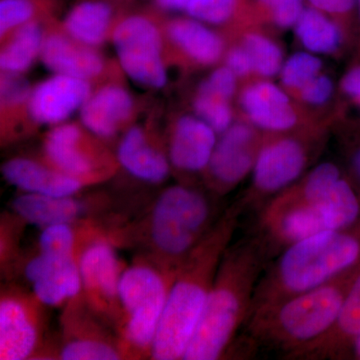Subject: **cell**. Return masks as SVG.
<instances>
[{"mask_svg": "<svg viewBox=\"0 0 360 360\" xmlns=\"http://www.w3.org/2000/svg\"><path fill=\"white\" fill-rule=\"evenodd\" d=\"M236 225V217L227 214L187 255L168 292L150 349L153 359H184Z\"/></svg>", "mask_w": 360, "mask_h": 360, "instance_id": "obj_1", "label": "cell"}, {"mask_svg": "<svg viewBox=\"0 0 360 360\" xmlns=\"http://www.w3.org/2000/svg\"><path fill=\"white\" fill-rule=\"evenodd\" d=\"M260 269L262 253L255 243L225 251L184 359L214 360L224 354L252 305Z\"/></svg>", "mask_w": 360, "mask_h": 360, "instance_id": "obj_2", "label": "cell"}, {"mask_svg": "<svg viewBox=\"0 0 360 360\" xmlns=\"http://www.w3.org/2000/svg\"><path fill=\"white\" fill-rule=\"evenodd\" d=\"M360 257V241L342 231H324L291 243L272 276V291L264 305L305 292L352 269Z\"/></svg>", "mask_w": 360, "mask_h": 360, "instance_id": "obj_3", "label": "cell"}, {"mask_svg": "<svg viewBox=\"0 0 360 360\" xmlns=\"http://www.w3.org/2000/svg\"><path fill=\"white\" fill-rule=\"evenodd\" d=\"M336 278L314 290L258 307V328L285 347H314L335 326L352 283L345 285V281Z\"/></svg>", "mask_w": 360, "mask_h": 360, "instance_id": "obj_4", "label": "cell"}, {"mask_svg": "<svg viewBox=\"0 0 360 360\" xmlns=\"http://www.w3.org/2000/svg\"><path fill=\"white\" fill-rule=\"evenodd\" d=\"M360 205L354 189L340 179L326 195L316 200L286 198L274 203L269 222L277 236L296 243L324 231H343L359 217Z\"/></svg>", "mask_w": 360, "mask_h": 360, "instance_id": "obj_5", "label": "cell"}, {"mask_svg": "<svg viewBox=\"0 0 360 360\" xmlns=\"http://www.w3.org/2000/svg\"><path fill=\"white\" fill-rule=\"evenodd\" d=\"M210 217L205 196L184 186H172L156 201L151 217V238L160 252L187 257L200 243Z\"/></svg>", "mask_w": 360, "mask_h": 360, "instance_id": "obj_6", "label": "cell"}, {"mask_svg": "<svg viewBox=\"0 0 360 360\" xmlns=\"http://www.w3.org/2000/svg\"><path fill=\"white\" fill-rule=\"evenodd\" d=\"M118 63L125 75L148 89H162L167 82L160 28L144 14H130L116 21L111 32Z\"/></svg>", "mask_w": 360, "mask_h": 360, "instance_id": "obj_7", "label": "cell"}, {"mask_svg": "<svg viewBox=\"0 0 360 360\" xmlns=\"http://www.w3.org/2000/svg\"><path fill=\"white\" fill-rule=\"evenodd\" d=\"M169 290L160 272L148 265L122 272L118 300L127 312L124 335L132 347L151 349Z\"/></svg>", "mask_w": 360, "mask_h": 360, "instance_id": "obj_8", "label": "cell"}, {"mask_svg": "<svg viewBox=\"0 0 360 360\" xmlns=\"http://www.w3.org/2000/svg\"><path fill=\"white\" fill-rule=\"evenodd\" d=\"M92 91L89 80L53 75L33 87L26 112L37 124L56 127L80 111Z\"/></svg>", "mask_w": 360, "mask_h": 360, "instance_id": "obj_9", "label": "cell"}, {"mask_svg": "<svg viewBox=\"0 0 360 360\" xmlns=\"http://www.w3.org/2000/svg\"><path fill=\"white\" fill-rule=\"evenodd\" d=\"M44 156L51 167L82 180L94 179L98 161L84 127L75 123L56 125L45 136Z\"/></svg>", "mask_w": 360, "mask_h": 360, "instance_id": "obj_10", "label": "cell"}, {"mask_svg": "<svg viewBox=\"0 0 360 360\" xmlns=\"http://www.w3.org/2000/svg\"><path fill=\"white\" fill-rule=\"evenodd\" d=\"M25 276L44 304L56 307L75 297L82 288L78 262L73 255L41 252L26 265Z\"/></svg>", "mask_w": 360, "mask_h": 360, "instance_id": "obj_11", "label": "cell"}, {"mask_svg": "<svg viewBox=\"0 0 360 360\" xmlns=\"http://www.w3.org/2000/svg\"><path fill=\"white\" fill-rule=\"evenodd\" d=\"M307 156L300 141L281 139L260 149L253 165V184L259 193H274L292 184L304 170Z\"/></svg>", "mask_w": 360, "mask_h": 360, "instance_id": "obj_12", "label": "cell"}, {"mask_svg": "<svg viewBox=\"0 0 360 360\" xmlns=\"http://www.w3.org/2000/svg\"><path fill=\"white\" fill-rule=\"evenodd\" d=\"M255 134L246 123H232L217 141L208 170L219 186H236L253 169Z\"/></svg>", "mask_w": 360, "mask_h": 360, "instance_id": "obj_13", "label": "cell"}, {"mask_svg": "<svg viewBox=\"0 0 360 360\" xmlns=\"http://www.w3.org/2000/svg\"><path fill=\"white\" fill-rule=\"evenodd\" d=\"M45 68L53 75L82 79H96L105 70L103 56L94 47L77 41L63 30L45 34L39 56Z\"/></svg>", "mask_w": 360, "mask_h": 360, "instance_id": "obj_14", "label": "cell"}, {"mask_svg": "<svg viewBox=\"0 0 360 360\" xmlns=\"http://www.w3.org/2000/svg\"><path fill=\"white\" fill-rule=\"evenodd\" d=\"M134 101L120 84H108L92 91L79 111L85 130L98 139H111L131 120Z\"/></svg>", "mask_w": 360, "mask_h": 360, "instance_id": "obj_15", "label": "cell"}, {"mask_svg": "<svg viewBox=\"0 0 360 360\" xmlns=\"http://www.w3.org/2000/svg\"><path fill=\"white\" fill-rule=\"evenodd\" d=\"M217 132L198 116L184 115L175 122L168 158L177 169L198 172L207 168L217 146Z\"/></svg>", "mask_w": 360, "mask_h": 360, "instance_id": "obj_16", "label": "cell"}, {"mask_svg": "<svg viewBox=\"0 0 360 360\" xmlns=\"http://www.w3.org/2000/svg\"><path fill=\"white\" fill-rule=\"evenodd\" d=\"M240 104L248 120L258 129L285 131L297 122L290 97L274 82L265 80L250 84L241 94Z\"/></svg>", "mask_w": 360, "mask_h": 360, "instance_id": "obj_17", "label": "cell"}, {"mask_svg": "<svg viewBox=\"0 0 360 360\" xmlns=\"http://www.w3.org/2000/svg\"><path fill=\"white\" fill-rule=\"evenodd\" d=\"M4 179L27 193L51 196H72L84 182L63 174L51 165H41L30 158H18L6 161L1 168Z\"/></svg>", "mask_w": 360, "mask_h": 360, "instance_id": "obj_18", "label": "cell"}, {"mask_svg": "<svg viewBox=\"0 0 360 360\" xmlns=\"http://www.w3.org/2000/svg\"><path fill=\"white\" fill-rule=\"evenodd\" d=\"M37 324L27 304L18 298L4 297L0 302V359L22 360L34 352Z\"/></svg>", "mask_w": 360, "mask_h": 360, "instance_id": "obj_19", "label": "cell"}, {"mask_svg": "<svg viewBox=\"0 0 360 360\" xmlns=\"http://www.w3.org/2000/svg\"><path fill=\"white\" fill-rule=\"evenodd\" d=\"M78 266L87 292L103 300H118L122 272L110 243L96 241L87 246L80 255Z\"/></svg>", "mask_w": 360, "mask_h": 360, "instance_id": "obj_20", "label": "cell"}, {"mask_svg": "<svg viewBox=\"0 0 360 360\" xmlns=\"http://www.w3.org/2000/svg\"><path fill=\"white\" fill-rule=\"evenodd\" d=\"M117 160L135 179L150 184H160L169 174V158L148 141L139 127H130L117 149Z\"/></svg>", "mask_w": 360, "mask_h": 360, "instance_id": "obj_21", "label": "cell"}, {"mask_svg": "<svg viewBox=\"0 0 360 360\" xmlns=\"http://www.w3.org/2000/svg\"><path fill=\"white\" fill-rule=\"evenodd\" d=\"M165 32L169 41L198 65H214L224 53L221 37L195 18L172 20L167 23Z\"/></svg>", "mask_w": 360, "mask_h": 360, "instance_id": "obj_22", "label": "cell"}, {"mask_svg": "<svg viewBox=\"0 0 360 360\" xmlns=\"http://www.w3.org/2000/svg\"><path fill=\"white\" fill-rule=\"evenodd\" d=\"M115 8L108 0H82L66 14L63 30L80 44L97 47L104 44L115 25Z\"/></svg>", "mask_w": 360, "mask_h": 360, "instance_id": "obj_23", "label": "cell"}, {"mask_svg": "<svg viewBox=\"0 0 360 360\" xmlns=\"http://www.w3.org/2000/svg\"><path fill=\"white\" fill-rule=\"evenodd\" d=\"M14 212L21 219L41 227L70 224L82 212V205L72 196L23 194L13 201Z\"/></svg>", "mask_w": 360, "mask_h": 360, "instance_id": "obj_24", "label": "cell"}, {"mask_svg": "<svg viewBox=\"0 0 360 360\" xmlns=\"http://www.w3.org/2000/svg\"><path fill=\"white\" fill-rule=\"evenodd\" d=\"M45 39L44 30L39 20L21 26L2 40L0 68L2 72L22 75L39 58Z\"/></svg>", "mask_w": 360, "mask_h": 360, "instance_id": "obj_25", "label": "cell"}, {"mask_svg": "<svg viewBox=\"0 0 360 360\" xmlns=\"http://www.w3.org/2000/svg\"><path fill=\"white\" fill-rule=\"evenodd\" d=\"M295 30L302 46L317 56L333 53L342 44L340 26L314 7L303 9Z\"/></svg>", "mask_w": 360, "mask_h": 360, "instance_id": "obj_26", "label": "cell"}, {"mask_svg": "<svg viewBox=\"0 0 360 360\" xmlns=\"http://www.w3.org/2000/svg\"><path fill=\"white\" fill-rule=\"evenodd\" d=\"M243 46L250 54L253 71L264 77H272L281 72L283 54L281 47L259 33L246 35Z\"/></svg>", "mask_w": 360, "mask_h": 360, "instance_id": "obj_27", "label": "cell"}, {"mask_svg": "<svg viewBox=\"0 0 360 360\" xmlns=\"http://www.w3.org/2000/svg\"><path fill=\"white\" fill-rule=\"evenodd\" d=\"M360 335V272L350 283L343 300L340 315L333 328L321 340L315 343L314 347H321L333 336L354 338Z\"/></svg>", "mask_w": 360, "mask_h": 360, "instance_id": "obj_28", "label": "cell"}, {"mask_svg": "<svg viewBox=\"0 0 360 360\" xmlns=\"http://www.w3.org/2000/svg\"><path fill=\"white\" fill-rule=\"evenodd\" d=\"M47 0H1L0 37L1 41L21 26L37 20L47 7Z\"/></svg>", "mask_w": 360, "mask_h": 360, "instance_id": "obj_29", "label": "cell"}, {"mask_svg": "<svg viewBox=\"0 0 360 360\" xmlns=\"http://www.w3.org/2000/svg\"><path fill=\"white\" fill-rule=\"evenodd\" d=\"M195 115L212 127L217 134H224L232 125V110L229 99L198 87L193 101Z\"/></svg>", "mask_w": 360, "mask_h": 360, "instance_id": "obj_30", "label": "cell"}, {"mask_svg": "<svg viewBox=\"0 0 360 360\" xmlns=\"http://www.w3.org/2000/svg\"><path fill=\"white\" fill-rule=\"evenodd\" d=\"M322 63L317 54L300 51L292 54L283 63L281 80L290 89H302L312 78L321 75Z\"/></svg>", "mask_w": 360, "mask_h": 360, "instance_id": "obj_31", "label": "cell"}, {"mask_svg": "<svg viewBox=\"0 0 360 360\" xmlns=\"http://www.w3.org/2000/svg\"><path fill=\"white\" fill-rule=\"evenodd\" d=\"M340 179V168L335 163H321L310 172L303 182L302 193L293 198L303 201L319 200L328 193Z\"/></svg>", "mask_w": 360, "mask_h": 360, "instance_id": "obj_32", "label": "cell"}, {"mask_svg": "<svg viewBox=\"0 0 360 360\" xmlns=\"http://www.w3.org/2000/svg\"><path fill=\"white\" fill-rule=\"evenodd\" d=\"M60 357L65 360H115L120 359V354L104 341L82 338L65 345Z\"/></svg>", "mask_w": 360, "mask_h": 360, "instance_id": "obj_33", "label": "cell"}, {"mask_svg": "<svg viewBox=\"0 0 360 360\" xmlns=\"http://www.w3.org/2000/svg\"><path fill=\"white\" fill-rule=\"evenodd\" d=\"M32 87L22 75L2 72L0 79V101L2 113L13 112L22 106L27 108Z\"/></svg>", "mask_w": 360, "mask_h": 360, "instance_id": "obj_34", "label": "cell"}, {"mask_svg": "<svg viewBox=\"0 0 360 360\" xmlns=\"http://www.w3.org/2000/svg\"><path fill=\"white\" fill-rule=\"evenodd\" d=\"M238 0H193L184 13L207 25L226 22L234 13Z\"/></svg>", "mask_w": 360, "mask_h": 360, "instance_id": "obj_35", "label": "cell"}, {"mask_svg": "<svg viewBox=\"0 0 360 360\" xmlns=\"http://www.w3.org/2000/svg\"><path fill=\"white\" fill-rule=\"evenodd\" d=\"M75 236L70 224L44 227L39 238L40 251L60 255H73Z\"/></svg>", "mask_w": 360, "mask_h": 360, "instance_id": "obj_36", "label": "cell"}, {"mask_svg": "<svg viewBox=\"0 0 360 360\" xmlns=\"http://www.w3.org/2000/svg\"><path fill=\"white\" fill-rule=\"evenodd\" d=\"M269 9L272 20L281 28L295 27L303 11L302 0H259Z\"/></svg>", "mask_w": 360, "mask_h": 360, "instance_id": "obj_37", "label": "cell"}, {"mask_svg": "<svg viewBox=\"0 0 360 360\" xmlns=\"http://www.w3.org/2000/svg\"><path fill=\"white\" fill-rule=\"evenodd\" d=\"M236 79L238 77L225 65L213 70L200 86L231 101L236 91Z\"/></svg>", "mask_w": 360, "mask_h": 360, "instance_id": "obj_38", "label": "cell"}, {"mask_svg": "<svg viewBox=\"0 0 360 360\" xmlns=\"http://www.w3.org/2000/svg\"><path fill=\"white\" fill-rule=\"evenodd\" d=\"M335 92V84L328 75H319L300 89V96L305 103L322 105L328 103Z\"/></svg>", "mask_w": 360, "mask_h": 360, "instance_id": "obj_39", "label": "cell"}, {"mask_svg": "<svg viewBox=\"0 0 360 360\" xmlns=\"http://www.w3.org/2000/svg\"><path fill=\"white\" fill-rule=\"evenodd\" d=\"M225 63V65L238 77H246L253 71L250 54L243 45L231 49L227 53Z\"/></svg>", "mask_w": 360, "mask_h": 360, "instance_id": "obj_40", "label": "cell"}, {"mask_svg": "<svg viewBox=\"0 0 360 360\" xmlns=\"http://www.w3.org/2000/svg\"><path fill=\"white\" fill-rule=\"evenodd\" d=\"M312 7L322 13L343 15L352 13L357 0H307Z\"/></svg>", "mask_w": 360, "mask_h": 360, "instance_id": "obj_41", "label": "cell"}, {"mask_svg": "<svg viewBox=\"0 0 360 360\" xmlns=\"http://www.w3.org/2000/svg\"><path fill=\"white\" fill-rule=\"evenodd\" d=\"M343 92L360 106V65L352 68L341 82Z\"/></svg>", "mask_w": 360, "mask_h": 360, "instance_id": "obj_42", "label": "cell"}, {"mask_svg": "<svg viewBox=\"0 0 360 360\" xmlns=\"http://www.w3.org/2000/svg\"><path fill=\"white\" fill-rule=\"evenodd\" d=\"M193 0H155L156 6L163 11H186Z\"/></svg>", "mask_w": 360, "mask_h": 360, "instance_id": "obj_43", "label": "cell"}, {"mask_svg": "<svg viewBox=\"0 0 360 360\" xmlns=\"http://www.w3.org/2000/svg\"><path fill=\"white\" fill-rule=\"evenodd\" d=\"M352 165H354L355 174L360 179V148L357 149L356 153H354V158H352Z\"/></svg>", "mask_w": 360, "mask_h": 360, "instance_id": "obj_44", "label": "cell"}, {"mask_svg": "<svg viewBox=\"0 0 360 360\" xmlns=\"http://www.w3.org/2000/svg\"><path fill=\"white\" fill-rule=\"evenodd\" d=\"M354 352L356 356L360 359V335L354 338Z\"/></svg>", "mask_w": 360, "mask_h": 360, "instance_id": "obj_45", "label": "cell"}, {"mask_svg": "<svg viewBox=\"0 0 360 360\" xmlns=\"http://www.w3.org/2000/svg\"><path fill=\"white\" fill-rule=\"evenodd\" d=\"M357 8H359V14L360 18V0H357Z\"/></svg>", "mask_w": 360, "mask_h": 360, "instance_id": "obj_46", "label": "cell"}]
</instances>
